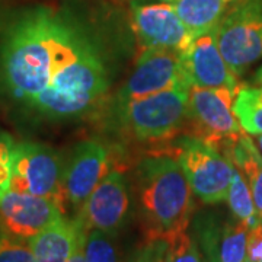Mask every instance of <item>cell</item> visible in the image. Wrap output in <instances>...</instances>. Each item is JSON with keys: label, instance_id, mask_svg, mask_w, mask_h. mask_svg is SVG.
Masks as SVG:
<instances>
[{"label": "cell", "instance_id": "cell-1", "mask_svg": "<svg viewBox=\"0 0 262 262\" xmlns=\"http://www.w3.org/2000/svg\"><path fill=\"white\" fill-rule=\"evenodd\" d=\"M0 88L48 121H75L106 98L102 48L69 12L35 6L12 19L0 39Z\"/></svg>", "mask_w": 262, "mask_h": 262}, {"label": "cell", "instance_id": "cell-2", "mask_svg": "<svg viewBox=\"0 0 262 262\" xmlns=\"http://www.w3.org/2000/svg\"><path fill=\"white\" fill-rule=\"evenodd\" d=\"M139 204L149 237H168L187 230L194 213V192L173 156L143 159L136 172Z\"/></svg>", "mask_w": 262, "mask_h": 262}, {"label": "cell", "instance_id": "cell-3", "mask_svg": "<svg viewBox=\"0 0 262 262\" xmlns=\"http://www.w3.org/2000/svg\"><path fill=\"white\" fill-rule=\"evenodd\" d=\"M189 88V84H178L128 102L113 103V121L131 140H172L185 127Z\"/></svg>", "mask_w": 262, "mask_h": 262}, {"label": "cell", "instance_id": "cell-4", "mask_svg": "<svg viewBox=\"0 0 262 262\" xmlns=\"http://www.w3.org/2000/svg\"><path fill=\"white\" fill-rule=\"evenodd\" d=\"M172 153L184 170L194 195L206 204L226 201L233 175V163L226 155L194 136L177 139Z\"/></svg>", "mask_w": 262, "mask_h": 262}, {"label": "cell", "instance_id": "cell-5", "mask_svg": "<svg viewBox=\"0 0 262 262\" xmlns=\"http://www.w3.org/2000/svg\"><path fill=\"white\" fill-rule=\"evenodd\" d=\"M215 39L236 76L262 58V0H234L215 28Z\"/></svg>", "mask_w": 262, "mask_h": 262}, {"label": "cell", "instance_id": "cell-6", "mask_svg": "<svg viewBox=\"0 0 262 262\" xmlns=\"http://www.w3.org/2000/svg\"><path fill=\"white\" fill-rule=\"evenodd\" d=\"M64 168L61 155L53 147L34 141L16 143L9 189L50 198L66 211Z\"/></svg>", "mask_w": 262, "mask_h": 262}, {"label": "cell", "instance_id": "cell-7", "mask_svg": "<svg viewBox=\"0 0 262 262\" xmlns=\"http://www.w3.org/2000/svg\"><path fill=\"white\" fill-rule=\"evenodd\" d=\"M236 91L227 88H189L187 121L191 136L220 149L226 141L245 133L233 113Z\"/></svg>", "mask_w": 262, "mask_h": 262}, {"label": "cell", "instance_id": "cell-8", "mask_svg": "<svg viewBox=\"0 0 262 262\" xmlns=\"http://www.w3.org/2000/svg\"><path fill=\"white\" fill-rule=\"evenodd\" d=\"M130 192L124 173L111 169L88 196L75 219L84 232L99 230L117 236L130 211Z\"/></svg>", "mask_w": 262, "mask_h": 262}, {"label": "cell", "instance_id": "cell-9", "mask_svg": "<svg viewBox=\"0 0 262 262\" xmlns=\"http://www.w3.org/2000/svg\"><path fill=\"white\" fill-rule=\"evenodd\" d=\"M178 84H188L181 53L166 48H144L130 77L115 95L114 103L144 98Z\"/></svg>", "mask_w": 262, "mask_h": 262}, {"label": "cell", "instance_id": "cell-10", "mask_svg": "<svg viewBox=\"0 0 262 262\" xmlns=\"http://www.w3.org/2000/svg\"><path fill=\"white\" fill-rule=\"evenodd\" d=\"M131 28L144 48L184 53L192 41L175 8L165 2H131Z\"/></svg>", "mask_w": 262, "mask_h": 262}, {"label": "cell", "instance_id": "cell-11", "mask_svg": "<svg viewBox=\"0 0 262 262\" xmlns=\"http://www.w3.org/2000/svg\"><path fill=\"white\" fill-rule=\"evenodd\" d=\"M111 155L99 140H84L76 146L64 168L66 201L76 213L110 172Z\"/></svg>", "mask_w": 262, "mask_h": 262}, {"label": "cell", "instance_id": "cell-12", "mask_svg": "<svg viewBox=\"0 0 262 262\" xmlns=\"http://www.w3.org/2000/svg\"><path fill=\"white\" fill-rule=\"evenodd\" d=\"M64 215V210L50 198L15 189L0 196V227L20 239L29 241Z\"/></svg>", "mask_w": 262, "mask_h": 262}, {"label": "cell", "instance_id": "cell-13", "mask_svg": "<svg viewBox=\"0 0 262 262\" xmlns=\"http://www.w3.org/2000/svg\"><path fill=\"white\" fill-rule=\"evenodd\" d=\"M181 60L189 86L239 91L237 76L226 63L225 57L219 50L215 29L192 38L187 50L181 53Z\"/></svg>", "mask_w": 262, "mask_h": 262}, {"label": "cell", "instance_id": "cell-14", "mask_svg": "<svg viewBox=\"0 0 262 262\" xmlns=\"http://www.w3.org/2000/svg\"><path fill=\"white\" fill-rule=\"evenodd\" d=\"M76 219L61 217L28 242L37 262H69L84 236Z\"/></svg>", "mask_w": 262, "mask_h": 262}, {"label": "cell", "instance_id": "cell-15", "mask_svg": "<svg viewBox=\"0 0 262 262\" xmlns=\"http://www.w3.org/2000/svg\"><path fill=\"white\" fill-rule=\"evenodd\" d=\"M170 3L192 38L217 28L234 0H165Z\"/></svg>", "mask_w": 262, "mask_h": 262}, {"label": "cell", "instance_id": "cell-16", "mask_svg": "<svg viewBox=\"0 0 262 262\" xmlns=\"http://www.w3.org/2000/svg\"><path fill=\"white\" fill-rule=\"evenodd\" d=\"M227 204L230 207L234 219L242 222L249 229L259 223L258 213L253 204L252 192L248 185L246 179L242 177L239 169L233 165V175H232V182L227 191Z\"/></svg>", "mask_w": 262, "mask_h": 262}, {"label": "cell", "instance_id": "cell-17", "mask_svg": "<svg viewBox=\"0 0 262 262\" xmlns=\"http://www.w3.org/2000/svg\"><path fill=\"white\" fill-rule=\"evenodd\" d=\"M233 113L248 134H262V88H239L234 96Z\"/></svg>", "mask_w": 262, "mask_h": 262}, {"label": "cell", "instance_id": "cell-18", "mask_svg": "<svg viewBox=\"0 0 262 262\" xmlns=\"http://www.w3.org/2000/svg\"><path fill=\"white\" fill-rule=\"evenodd\" d=\"M249 227L234 219L225 226L219 241V262H245Z\"/></svg>", "mask_w": 262, "mask_h": 262}, {"label": "cell", "instance_id": "cell-19", "mask_svg": "<svg viewBox=\"0 0 262 262\" xmlns=\"http://www.w3.org/2000/svg\"><path fill=\"white\" fill-rule=\"evenodd\" d=\"M84 262H125L115 236L91 230L84 236Z\"/></svg>", "mask_w": 262, "mask_h": 262}, {"label": "cell", "instance_id": "cell-20", "mask_svg": "<svg viewBox=\"0 0 262 262\" xmlns=\"http://www.w3.org/2000/svg\"><path fill=\"white\" fill-rule=\"evenodd\" d=\"M165 239L168 242L165 262H201L196 242L187 230L170 234Z\"/></svg>", "mask_w": 262, "mask_h": 262}, {"label": "cell", "instance_id": "cell-21", "mask_svg": "<svg viewBox=\"0 0 262 262\" xmlns=\"http://www.w3.org/2000/svg\"><path fill=\"white\" fill-rule=\"evenodd\" d=\"M0 262H37L27 239L0 227Z\"/></svg>", "mask_w": 262, "mask_h": 262}, {"label": "cell", "instance_id": "cell-22", "mask_svg": "<svg viewBox=\"0 0 262 262\" xmlns=\"http://www.w3.org/2000/svg\"><path fill=\"white\" fill-rule=\"evenodd\" d=\"M16 141L6 133H0V196L10 188L12 165Z\"/></svg>", "mask_w": 262, "mask_h": 262}, {"label": "cell", "instance_id": "cell-23", "mask_svg": "<svg viewBox=\"0 0 262 262\" xmlns=\"http://www.w3.org/2000/svg\"><path fill=\"white\" fill-rule=\"evenodd\" d=\"M166 246L168 242L165 237H149L130 262H165Z\"/></svg>", "mask_w": 262, "mask_h": 262}, {"label": "cell", "instance_id": "cell-24", "mask_svg": "<svg viewBox=\"0 0 262 262\" xmlns=\"http://www.w3.org/2000/svg\"><path fill=\"white\" fill-rule=\"evenodd\" d=\"M262 261V223H258L248 232V245H246V261Z\"/></svg>", "mask_w": 262, "mask_h": 262}, {"label": "cell", "instance_id": "cell-25", "mask_svg": "<svg viewBox=\"0 0 262 262\" xmlns=\"http://www.w3.org/2000/svg\"><path fill=\"white\" fill-rule=\"evenodd\" d=\"M248 185L252 192L253 204H255L256 213H258L259 223H262V168L256 172V175L251 179V182Z\"/></svg>", "mask_w": 262, "mask_h": 262}, {"label": "cell", "instance_id": "cell-26", "mask_svg": "<svg viewBox=\"0 0 262 262\" xmlns=\"http://www.w3.org/2000/svg\"><path fill=\"white\" fill-rule=\"evenodd\" d=\"M84 236H86V233H84ZM84 236H83V239L80 241V244L77 245L75 253L72 255V258L69 259V262H84V251H83Z\"/></svg>", "mask_w": 262, "mask_h": 262}, {"label": "cell", "instance_id": "cell-27", "mask_svg": "<svg viewBox=\"0 0 262 262\" xmlns=\"http://www.w3.org/2000/svg\"><path fill=\"white\" fill-rule=\"evenodd\" d=\"M256 146H258V149L262 155V134H256Z\"/></svg>", "mask_w": 262, "mask_h": 262}, {"label": "cell", "instance_id": "cell-28", "mask_svg": "<svg viewBox=\"0 0 262 262\" xmlns=\"http://www.w3.org/2000/svg\"><path fill=\"white\" fill-rule=\"evenodd\" d=\"M256 82L261 84V88H262V67L258 70V72H256Z\"/></svg>", "mask_w": 262, "mask_h": 262}, {"label": "cell", "instance_id": "cell-29", "mask_svg": "<svg viewBox=\"0 0 262 262\" xmlns=\"http://www.w3.org/2000/svg\"><path fill=\"white\" fill-rule=\"evenodd\" d=\"M258 262H262V261H258Z\"/></svg>", "mask_w": 262, "mask_h": 262}, {"label": "cell", "instance_id": "cell-30", "mask_svg": "<svg viewBox=\"0 0 262 262\" xmlns=\"http://www.w3.org/2000/svg\"><path fill=\"white\" fill-rule=\"evenodd\" d=\"M208 262H211V261H208Z\"/></svg>", "mask_w": 262, "mask_h": 262}]
</instances>
